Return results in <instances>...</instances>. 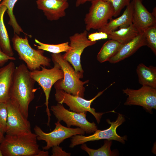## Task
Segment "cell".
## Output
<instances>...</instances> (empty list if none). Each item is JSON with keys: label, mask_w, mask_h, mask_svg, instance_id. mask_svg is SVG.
Listing matches in <instances>:
<instances>
[{"label": "cell", "mask_w": 156, "mask_h": 156, "mask_svg": "<svg viewBox=\"0 0 156 156\" xmlns=\"http://www.w3.org/2000/svg\"><path fill=\"white\" fill-rule=\"evenodd\" d=\"M88 31L85 30L80 33H76L69 37L70 49L63 55V58L71 64L76 72L83 77V70L81 63V57L86 47L95 44L88 37Z\"/></svg>", "instance_id": "8fae6325"}, {"label": "cell", "mask_w": 156, "mask_h": 156, "mask_svg": "<svg viewBox=\"0 0 156 156\" xmlns=\"http://www.w3.org/2000/svg\"><path fill=\"white\" fill-rule=\"evenodd\" d=\"M50 110L55 118L60 122L63 121L67 127L76 126L81 129L86 133H94L97 127L94 122H90L86 119V113H77L66 109L63 104L58 103L56 105L51 106Z\"/></svg>", "instance_id": "30bf717a"}, {"label": "cell", "mask_w": 156, "mask_h": 156, "mask_svg": "<svg viewBox=\"0 0 156 156\" xmlns=\"http://www.w3.org/2000/svg\"><path fill=\"white\" fill-rule=\"evenodd\" d=\"M52 149V156H70V153H67L62 150V148L57 145L53 147Z\"/></svg>", "instance_id": "f546056e"}, {"label": "cell", "mask_w": 156, "mask_h": 156, "mask_svg": "<svg viewBox=\"0 0 156 156\" xmlns=\"http://www.w3.org/2000/svg\"><path fill=\"white\" fill-rule=\"evenodd\" d=\"M112 140H105L104 144L101 148L94 149L88 147L86 144H82L81 148L86 152L90 156H112L118 155L115 151H112L111 147L112 144Z\"/></svg>", "instance_id": "603a6c76"}, {"label": "cell", "mask_w": 156, "mask_h": 156, "mask_svg": "<svg viewBox=\"0 0 156 156\" xmlns=\"http://www.w3.org/2000/svg\"><path fill=\"white\" fill-rule=\"evenodd\" d=\"M111 3L114 10V17H116L120 15L122 10L129 5L131 0H103Z\"/></svg>", "instance_id": "4316f807"}, {"label": "cell", "mask_w": 156, "mask_h": 156, "mask_svg": "<svg viewBox=\"0 0 156 156\" xmlns=\"http://www.w3.org/2000/svg\"><path fill=\"white\" fill-rule=\"evenodd\" d=\"M133 6L132 24L140 32L156 25V18L142 3V0H131Z\"/></svg>", "instance_id": "5bb4252c"}, {"label": "cell", "mask_w": 156, "mask_h": 156, "mask_svg": "<svg viewBox=\"0 0 156 156\" xmlns=\"http://www.w3.org/2000/svg\"><path fill=\"white\" fill-rule=\"evenodd\" d=\"M139 83L142 86L156 89V67L147 66L143 63L138 65L136 69Z\"/></svg>", "instance_id": "d6986e66"}, {"label": "cell", "mask_w": 156, "mask_h": 156, "mask_svg": "<svg viewBox=\"0 0 156 156\" xmlns=\"http://www.w3.org/2000/svg\"><path fill=\"white\" fill-rule=\"evenodd\" d=\"M60 122L58 120L55 123V128L49 133L43 131L38 125L34 127V129L37 140H44L46 143V146L42 147L43 150H48L54 146H59L64 140L73 136L84 135L85 134L84 131L79 127L73 128L66 127L62 125Z\"/></svg>", "instance_id": "ba28073f"}, {"label": "cell", "mask_w": 156, "mask_h": 156, "mask_svg": "<svg viewBox=\"0 0 156 156\" xmlns=\"http://www.w3.org/2000/svg\"><path fill=\"white\" fill-rule=\"evenodd\" d=\"M93 0H76L75 3V6L77 7H78L87 2H91Z\"/></svg>", "instance_id": "1f68e13d"}, {"label": "cell", "mask_w": 156, "mask_h": 156, "mask_svg": "<svg viewBox=\"0 0 156 156\" xmlns=\"http://www.w3.org/2000/svg\"><path fill=\"white\" fill-rule=\"evenodd\" d=\"M35 82L25 64H21L15 68L10 91V99L16 103L27 118L29 105L35 97Z\"/></svg>", "instance_id": "6da1fadb"}, {"label": "cell", "mask_w": 156, "mask_h": 156, "mask_svg": "<svg viewBox=\"0 0 156 156\" xmlns=\"http://www.w3.org/2000/svg\"><path fill=\"white\" fill-rule=\"evenodd\" d=\"M7 109L6 103H0V129L5 133L7 118Z\"/></svg>", "instance_id": "83f0119b"}, {"label": "cell", "mask_w": 156, "mask_h": 156, "mask_svg": "<svg viewBox=\"0 0 156 156\" xmlns=\"http://www.w3.org/2000/svg\"><path fill=\"white\" fill-rule=\"evenodd\" d=\"M2 0H0V4H1V1Z\"/></svg>", "instance_id": "8d00e7d4"}, {"label": "cell", "mask_w": 156, "mask_h": 156, "mask_svg": "<svg viewBox=\"0 0 156 156\" xmlns=\"http://www.w3.org/2000/svg\"><path fill=\"white\" fill-rule=\"evenodd\" d=\"M132 21L133 6L131 1L120 16L110 20L106 25L98 31L108 34L111 31L116 30L118 27L120 29L129 26L132 23Z\"/></svg>", "instance_id": "ac0fdd59"}, {"label": "cell", "mask_w": 156, "mask_h": 156, "mask_svg": "<svg viewBox=\"0 0 156 156\" xmlns=\"http://www.w3.org/2000/svg\"><path fill=\"white\" fill-rule=\"evenodd\" d=\"M7 118L5 133L16 134L31 132L30 122L16 103L11 99L7 102Z\"/></svg>", "instance_id": "4fadbf2b"}, {"label": "cell", "mask_w": 156, "mask_h": 156, "mask_svg": "<svg viewBox=\"0 0 156 156\" xmlns=\"http://www.w3.org/2000/svg\"><path fill=\"white\" fill-rule=\"evenodd\" d=\"M0 156H3L0 150Z\"/></svg>", "instance_id": "d590c367"}, {"label": "cell", "mask_w": 156, "mask_h": 156, "mask_svg": "<svg viewBox=\"0 0 156 156\" xmlns=\"http://www.w3.org/2000/svg\"><path fill=\"white\" fill-rule=\"evenodd\" d=\"M156 7H155V8H153V12L151 13H152V14L153 15V16L155 18L156 17Z\"/></svg>", "instance_id": "e575fe53"}, {"label": "cell", "mask_w": 156, "mask_h": 156, "mask_svg": "<svg viewBox=\"0 0 156 156\" xmlns=\"http://www.w3.org/2000/svg\"><path fill=\"white\" fill-rule=\"evenodd\" d=\"M114 83L104 90L99 92L93 98L90 100H87L82 97L74 96L69 94L62 90H55V100L58 103L66 104L72 111L77 113H86L87 112L91 113L94 117L98 124L100 121L102 116L105 113L97 112L94 108L91 107L92 103L96 98L100 96Z\"/></svg>", "instance_id": "52a82bcc"}, {"label": "cell", "mask_w": 156, "mask_h": 156, "mask_svg": "<svg viewBox=\"0 0 156 156\" xmlns=\"http://www.w3.org/2000/svg\"><path fill=\"white\" fill-rule=\"evenodd\" d=\"M38 45L34 44L38 49L47 51L52 53H59L67 52L70 49L68 42L57 44H49L41 42L36 39L34 40Z\"/></svg>", "instance_id": "d4e9b609"}, {"label": "cell", "mask_w": 156, "mask_h": 156, "mask_svg": "<svg viewBox=\"0 0 156 156\" xmlns=\"http://www.w3.org/2000/svg\"><path fill=\"white\" fill-rule=\"evenodd\" d=\"M88 12L84 19L86 29L87 31L91 29L98 30L106 25L112 18L114 10L112 4L103 0H93Z\"/></svg>", "instance_id": "5b68a950"}, {"label": "cell", "mask_w": 156, "mask_h": 156, "mask_svg": "<svg viewBox=\"0 0 156 156\" xmlns=\"http://www.w3.org/2000/svg\"><path fill=\"white\" fill-rule=\"evenodd\" d=\"M4 137V133L0 129V143L2 142Z\"/></svg>", "instance_id": "836d02e7"}, {"label": "cell", "mask_w": 156, "mask_h": 156, "mask_svg": "<svg viewBox=\"0 0 156 156\" xmlns=\"http://www.w3.org/2000/svg\"><path fill=\"white\" fill-rule=\"evenodd\" d=\"M139 33L132 23L127 27L110 32L108 34V38L116 40L124 44L134 38Z\"/></svg>", "instance_id": "44dd1931"}, {"label": "cell", "mask_w": 156, "mask_h": 156, "mask_svg": "<svg viewBox=\"0 0 156 156\" xmlns=\"http://www.w3.org/2000/svg\"><path fill=\"white\" fill-rule=\"evenodd\" d=\"M18 0H2L0 5H4L7 8V12L9 17L8 24L12 26L14 34L20 35L21 33H24L23 30L18 23L13 13L14 6Z\"/></svg>", "instance_id": "cb8c5ba5"}, {"label": "cell", "mask_w": 156, "mask_h": 156, "mask_svg": "<svg viewBox=\"0 0 156 156\" xmlns=\"http://www.w3.org/2000/svg\"><path fill=\"white\" fill-rule=\"evenodd\" d=\"M53 62L58 63L64 74L63 79L57 81L54 84L55 90H62L74 96L84 97L85 88L84 85L89 80L83 81L80 80L83 77L77 73L75 69L63 57L61 53L51 54Z\"/></svg>", "instance_id": "3957f363"}, {"label": "cell", "mask_w": 156, "mask_h": 156, "mask_svg": "<svg viewBox=\"0 0 156 156\" xmlns=\"http://www.w3.org/2000/svg\"><path fill=\"white\" fill-rule=\"evenodd\" d=\"M122 91L128 96L125 105L141 106L150 113L153 109H156V89L142 86L138 90L127 88Z\"/></svg>", "instance_id": "7c38bea8"}, {"label": "cell", "mask_w": 156, "mask_h": 156, "mask_svg": "<svg viewBox=\"0 0 156 156\" xmlns=\"http://www.w3.org/2000/svg\"><path fill=\"white\" fill-rule=\"evenodd\" d=\"M146 45L144 32H140L134 38L122 44L118 52L109 62L112 64L118 62L132 55L141 47Z\"/></svg>", "instance_id": "2e32d148"}, {"label": "cell", "mask_w": 156, "mask_h": 156, "mask_svg": "<svg viewBox=\"0 0 156 156\" xmlns=\"http://www.w3.org/2000/svg\"><path fill=\"white\" fill-rule=\"evenodd\" d=\"M14 57H10L7 55L2 51L0 46V67L3 66L9 60H15Z\"/></svg>", "instance_id": "4dcf8cb0"}, {"label": "cell", "mask_w": 156, "mask_h": 156, "mask_svg": "<svg viewBox=\"0 0 156 156\" xmlns=\"http://www.w3.org/2000/svg\"><path fill=\"white\" fill-rule=\"evenodd\" d=\"M54 66L51 69H47L42 66L41 70L30 71L31 77L41 87L43 90L46 97L44 103L46 107V112L48 116L47 125L49 126L51 114L49 107V100L52 86L58 80L63 79V72L59 64L53 62Z\"/></svg>", "instance_id": "8992f818"}, {"label": "cell", "mask_w": 156, "mask_h": 156, "mask_svg": "<svg viewBox=\"0 0 156 156\" xmlns=\"http://www.w3.org/2000/svg\"><path fill=\"white\" fill-rule=\"evenodd\" d=\"M6 7L4 5L0 7V46L3 52L7 55L13 57L14 53L10 44L8 34L5 25L3 17L7 11Z\"/></svg>", "instance_id": "ffe728a7"}, {"label": "cell", "mask_w": 156, "mask_h": 156, "mask_svg": "<svg viewBox=\"0 0 156 156\" xmlns=\"http://www.w3.org/2000/svg\"><path fill=\"white\" fill-rule=\"evenodd\" d=\"M36 135L32 132L6 134L0 143L3 156H36L40 150Z\"/></svg>", "instance_id": "7a4b0ae2"}, {"label": "cell", "mask_w": 156, "mask_h": 156, "mask_svg": "<svg viewBox=\"0 0 156 156\" xmlns=\"http://www.w3.org/2000/svg\"><path fill=\"white\" fill-rule=\"evenodd\" d=\"M63 0L65 1H67V0Z\"/></svg>", "instance_id": "74e56055"}, {"label": "cell", "mask_w": 156, "mask_h": 156, "mask_svg": "<svg viewBox=\"0 0 156 156\" xmlns=\"http://www.w3.org/2000/svg\"><path fill=\"white\" fill-rule=\"evenodd\" d=\"M146 45L156 55V25L150 27L143 31Z\"/></svg>", "instance_id": "484cf974"}, {"label": "cell", "mask_w": 156, "mask_h": 156, "mask_svg": "<svg viewBox=\"0 0 156 156\" xmlns=\"http://www.w3.org/2000/svg\"><path fill=\"white\" fill-rule=\"evenodd\" d=\"M38 8L42 10L47 19L56 21L66 16L69 6L67 1L63 0H37Z\"/></svg>", "instance_id": "9a60e30c"}, {"label": "cell", "mask_w": 156, "mask_h": 156, "mask_svg": "<svg viewBox=\"0 0 156 156\" xmlns=\"http://www.w3.org/2000/svg\"><path fill=\"white\" fill-rule=\"evenodd\" d=\"M12 41L13 49L17 53L19 59L25 62L30 71L39 70L42 66H51V60L44 55V51L32 48L27 36L23 38L15 34Z\"/></svg>", "instance_id": "277c9868"}, {"label": "cell", "mask_w": 156, "mask_h": 156, "mask_svg": "<svg viewBox=\"0 0 156 156\" xmlns=\"http://www.w3.org/2000/svg\"><path fill=\"white\" fill-rule=\"evenodd\" d=\"M108 37L107 34L99 31L90 34L88 35V39L92 41H96L101 39H106L108 38Z\"/></svg>", "instance_id": "f1b7e54d"}, {"label": "cell", "mask_w": 156, "mask_h": 156, "mask_svg": "<svg viewBox=\"0 0 156 156\" xmlns=\"http://www.w3.org/2000/svg\"><path fill=\"white\" fill-rule=\"evenodd\" d=\"M15 64L10 62L0 68V103H6L10 99Z\"/></svg>", "instance_id": "e0dca14e"}, {"label": "cell", "mask_w": 156, "mask_h": 156, "mask_svg": "<svg viewBox=\"0 0 156 156\" xmlns=\"http://www.w3.org/2000/svg\"><path fill=\"white\" fill-rule=\"evenodd\" d=\"M125 121L123 116L119 114L115 121L111 122L107 119L106 121L110 126L109 128L104 130L97 129L92 135L88 136L77 135L73 136L70 139L71 143L69 145L70 148H73L77 145L82 144L87 142L94 141L102 139L115 140L125 144L127 140V136L122 137L118 135L116 132L117 128Z\"/></svg>", "instance_id": "9c48e42d"}, {"label": "cell", "mask_w": 156, "mask_h": 156, "mask_svg": "<svg viewBox=\"0 0 156 156\" xmlns=\"http://www.w3.org/2000/svg\"><path fill=\"white\" fill-rule=\"evenodd\" d=\"M49 152L47 151L40 150L36 156H48L49 155Z\"/></svg>", "instance_id": "d6a6232c"}, {"label": "cell", "mask_w": 156, "mask_h": 156, "mask_svg": "<svg viewBox=\"0 0 156 156\" xmlns=\"http://www.w3.org/2000/svg\"><path fill=\"white\" fill-rule=\"evenodd\" d=\"M122 45L116 40L109 39L103 44L98 53L97 60L101 63L109 61L116 53Z\"/></svg>", "instance_id": "7402d4cb"}]
</instances>
